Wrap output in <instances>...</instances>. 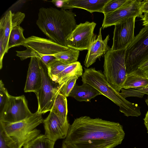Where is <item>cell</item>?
I'll return each mask as SVG.
<instances>
[{"label": "cell", "mask_w": 148, "mask_h": 148, "mask_svg": "<svg viewBox=\"0 0 148 148\" xmlns=\"http://www.w3.org/2000/svg\"><path fill=\"white\" fill-rule=\"evenodd\" d=\"M125 136L119 123L84 116L70 125L62 144L68 148H114Z\"/></svg>", "instance_id": "6da1fadb"}, {"label": "cell", "mask_w": 148, "mask_h": 148, "mask_svg": "<svg viewBox=\"0 0 148 148\" xmlns=\"http://www.w3.org/2000/svg\"><path fill=\"white\" fill-rule=\"evenodd\" d=\"M76 16L71 10L42 7L39 9L36 24L51 40L67 47V38L77 25Z\"/></svg>", "instance_id": "7a4b0ae2"}, {"label": "cell", "mask_w": 148, "mask_h": 148, "mask_svg": "<svg viewBox=\"0 0 148 148\" xmlns=\"http://www.w3.org/2000/svg\"><path fill=\"white\" fill-rule=\"evenodd\" d=\"M42 114L37 111L31 116L13 123L0 121V134L8 148H22L40 134L36 128L43 122Z\"/></svg>", "instance_id": "3957f363"}, {"label": "cell", "mask_w": 148, "mask_h": 148, "mask_svg": "<svg viewBox=\"0 0 148 148\" xmlns=\"http://www.w3.org/2000/svg\"><path fill=\"white\" fill-rule=\"evenodd\" d=\"M84 69V72L81 76L83 83L90 85L118 106L120 111L124 115L138 117L141 115L138 105L122 97L107 81L101 71L97 70L95 68Z\"/></svg>", "instance_id": "277c9868"}, {"label": "cell", "mask_w": 148, "mask_h": 148, "mask_svg": "<svg viewBox=\"0 0 148 148\" xmlns=\"http://www.w3.org/2000/svg\"><path fill=\"white\" fill-rule=\"evenodd\" d=\"M126 48L113 51L110 48L104 56L103 74L111 86L119 92L126 79Z\"/></svg>", "instance_id": "5b68a950"}, {"label": "cell", "mask_w": 148, "mask_h": 148, "mask_svg": "<svg viewBox=\"0 0 148 148\" xmlns=\"http://www.w3.org/2000/svg\"><path fill=\"white\" fill-rule=\"evenodd\" d=\"M148 60V25L144 26L126 48L125 64L127 73Z\"/></svg>", "instance_id": "8992f818"}, {"label": "cell", "mask_w": 148, "mask_h": 148, "mask_svg": "<svg viewBox=\"0 0 148 148\" xmlns=\"http://www.w3.org/2000/svg\"><path fill=\"white\" fill-rule=\"evenodd\" d=\"M40 68L42 85L35 93L38 101L37 111L42 114L51 110L56 98L60 92V88L59 84L50 78L47 67L41 60Z\"/></svg>", "instance_id": "52a82bcc"}, {"label": "cell", "mask_w": 148, "mask_h": 148, "mask_svg": "<svg viewBox=\"0 0 148 148\" xmlns=\"http://www.w3.org/2000/svg\"><path fill=\"white\" fill-rule=\"evenodd\" d=\"M33 114L28 108L24 95L15 97L9 95L5 104L0 112V121L16 122L28 118Z\"/></svg>", "instance_id": "ba28073f"}, {"label": "cell", "mask_w": 148, "mask_h": 148, "mask_svg": "<svg viewBox=\"0 0 148 148\" xmlns=\"http://www.w3.org/2000/svg\"><path fill=\"white\" fill-rule=\"evenodd\" d=\"M96 23L86 21L77 25L66 40L67 47L82 51L88 50L95 35L94 32Z\"/></svg>", "instance_id": "9c48e42d"}, {"label": "cell", "mask_w": 148, "mask_h": 148, "mask_svg": "<svg viewBox=\"0 0 148 148\" xmlns=\"http://www.w3.org/2000/svg\"><path fill=\"white\" fill-rule=\"evenodd\" d=\"M142 0H127L121 7L116 11L104 14L102 27L103 29L133 17L141 18L143 14L140 10Z\"/></svg>", "instance_id": "30bf717a"}, {"label": "cell", "mask_w": 148, "mask_h": 148, "mask_svg": "<svg viewBox=\"0 0 148 148\" xmlns=\"http://www.w3.org/2000/svg\"><path fill=\"white\" fill-rule=\"evenodd\" d=\"M136 18H129L114 25L112 50L126 48L133 40Z\"/></svg>", "instance_id": "8fae6325"}, {"label": "cell", "mask_w": 148, "mask_h": 148, "mask_svg": "<svg viewBox=\"0 0 148 148\" xmlns=\"http://www.w3.org/2000/svg\"><path fill=\"white\" fill-rule=\"evenodd\" d=\"M22 45L41 56L53 55L69 48L51 39L35 36H32L26 38Z\"/></svg>", "instance_id": "7c38bea8"}, {"label": "cell", "mask_w": 148, "mask_h": 148, "mask_svg": "<svg viewBox=\"0 0 148 148\" xmlns=\"http://www.w3.org/2000/svg\"><path fill=\"white\" fill-rule=\"evenodd\" d=\"M43 123L45 135L54 142L59 139L66 138L70 125L68 121L64 122L51 111Z\"/></svg>", "instance_id": "4fadbf2b"}, {"label": "cell", "mask_w": 148, "mask_h": 148, "mask_svg": "<svg viewBox=\"0 0 148 148\" xmlns=\"http://www.w3.org/2000/svg\"><path fill=\"white\" fill-rule=\"evenodd\" d=\"M25 16L24 13L20 12L12 13L11 10L6 12L0 20V40L3 42L5 53H7L9 36L14 27L19 25Z\"/></svg>", "instance_id": "5bb4252c"}, {"label": "cell", "mask_w": 148, "mask_h": 148, "mask_svg": "<svg viewBox=\"0 0 148 148\" xmlns=\"http://www.w3.org/2000/svg\"><path fill=\"white\" fill-rule=\"evenodd\" d=\"M109 0H53L51 1L55 6L61 9L71 10L77 8L85 10L91 13H102V9Z\"/></svg>", "instance_id": "9a60e30c"}, {"label": "cell", "mask_w": 148, "mask_h": 148, "mask_svg": "<svg viewBox=\"0 0 148 148\" xmlns=\"http://www.w3.org/2000/svg\"><path fill=\"white\" fill-rule=\"evenodd\" d=\"M102 27L99 29L97 36L95 35L86 55L84 64L87 68L94 64L97 59L100 60L101 58L104 56L110 48L108 45L109 39L108 35L104 40L102 38L101 30Z\"/></svg>", "instance_id": "2e32d148"}, {"label": "cell", "mask_w": 148, "mask_h": 148, "mask_svg": "<svg viewBox=\"0 0 148 148\" xmlns=\"http://www.w3.org/2000/svg\"><path fill=\"white\" fill-rule=\"evenodd\" d=\"M40 61V58L38 57L31 58L24 89L25 92H33L35 93L41 87L42 77Z\"/></svg>", "instance_id": "e0dca14e"}, {"label": "cell", "mask_w": 148, "mask_h": 148, "mask_svg": "<svg viewBox=\"0 0 148 148\" xmlns=\"http://www.w3.org/2000/svg\"><path fill=\"white\" fill-rule=\"evenodd\" d=\"M148 87V76L138 68L127 75L122 88L138 89Z\"/></svg>", "instance_id": "ac0fdd59"}, {"label": "cell", "mask_w": 148, "mask_h": 148, "mask_svg": "<svg viewBox=\"0 0 148 148\" xmlns=\"http://www.w3.org/2000/svg\"><path fill=\"white\" fill-rule=\"evenodd\" d=\"M99 95L102 94L95 88L87 83H83L80 86L76 84L69 97L79 101L90 102L92 99Z\"/></svg>", "instance_id": "d6986e66"}, {"label": "cell", "mask_w": 148, "mask_h": 148, "mask_svg": "<svg viewBox=\"0 0 148 148\" xmlns=\"http://www.w3.org/2000/svg\"><path fill=\"white\" fill-rule=\"evenodd\" d=\"M83 72L82 66L80 63L77 61L71 64L58 74L54 81L60 85L73 76H77L78 77L81 76Z\"/></svg>", "instance_id": "ffe728a7"}, {"label": "cell", "mask_w": 148, "mask_h": 148, "mask_svg": "<svg viewBox=\"0 0 148 148\" xmlns=\"http://www.w3.org/2000/svg\"><path fill=\"white\" fill-rule=\"evenodd\" d=\"M64 122L68 121V112L66 97L60 92L57 96L51 111Z\"/></svg>", "instance_id": "44dd1931"}, {"label": "cell", "mask_w": 148, "mask_h": 148, "mask_svg": "<svg viewBox=\"0 0 148 148\" xmlns=\"http://www.w3.org/2000/svg\"><path fill=\"white\" fill-rule=\"evenodd\" d=\"M24 29L20 25L14 27L12 29L9 38L8 49L22 45L26 38L23 34Z\"/></svg>", "instance_id": "7402d4cb"}, {"label": "cell", "mask_w": 148, "mask_h": 148, "mask_svg": "<svg viewBox=\"0 0 148 148\" xmlns=\"http://www.w3.org/2000/svg\"><path fill=\"white\" fill-rule=\"evenodd\" d=\"M79 54V51L72 48L58 53L53 56L57 60L63 63L70 64L77 61Z\"/></svg>", "instance_id": "603a6c76"}, {"label": "cell", "mask_w": 148, "mask_h": 148, "mask_svg": "<svg viewBox=\"0 0 148 148\" xmlns=\"http://www.w3.org/2000/svg\"><path fill=\"white\" fill-rule=\"evenodd\" d=\"M55 142L40 134L25 144L23 148H54Z\"/></svg>", "instance_id": "cb8c5ba5"}, {"label": "cell", "mask_w": 148, "mask_h": 148, "mask_svg": "<svg viewBox=\"0 0 148 148\" xmlns=\"http://www.w3.org/2000/svg\"><path fill=\"white\" fill-rule=\"evenodd\" d=\"M71 64H65L58 60H56L50 64L47 68L49 76L54 81L57 76Z\"/></svg>", "instance_id": "d4e9b609"}, {"label": "cell", "mask_w": 148, "mask_h": 148, "mask_svg": "<svg viewBox=\"0 0 148 148\" xmlns=\"http://www.w3.org/2000/svg\"><path fill=\"white\" fill-rule=\"evenodd\" d=\"M78 78L77 76H73L70 78L63 84L60 85V93L66 97H69Z\"/></svg>", "instance_id": "484cf974"}, {"label": "cell", "mask_w": 148, "mask_h": 148, "mask_svg": "<svg viewBox=\"0 0 148 148\" xmlns=\"http://www.w3.org/2000/svg\"><path fill=\"white\" fill-rule=\"evenodd\" d=\"M127 0H109L104 6L102 13L106 14L113 12L121 7Z\"/></svg>", "instance_id": "4316f807"}, {"label": "cell", "mask_w": 148, "mask_h": 148, "mask_svg": "<svg viewBox=\"0 0 148 148\" xmlns=\"http://www.w3.org/2000/svg\"><path fill=\"white\" fill-rule=\"evenodd\" d=\"M16 56L19 57L21 60H24L29 58L38 57L40 58L42 56L27 48L24 51H16Z\"/></svg>", "instance_id": "83f0119b"}, {"label": "cell", "mask_w": 148, "mask_h": 148, "mask_svg": "<svg viewBox=\"0 0 148 148\" xmlns=\"http://www.w3.org/2000/svg\"><path fill=\"white\" fill-rule=\"evenodd\" d=\"M8 94L2 81H0V107L1 111L3 109L8 99Z\"/></svg>", "instance_id": "f1b7e54d"}, {"label": "cell", "mask_w": 148, "mask_h": 148, "mask_svg": "<svg viewBox=\"0 0 148 148\" xmlns=\"http://www.w3.org/2000/svg\"><path fill=\"white\" fill-rule=\"evenodd\" d=\"M40 58L47 68L50 64L57 60L53 55H51L43 56Z\"/></svg>", "instance_id": "f546056e"}, {"label": "cell", "mask_w": 148, "mask_h": 148, "mask_svg": "<svg viewBox=\"0 0 148 148\" xmlns=\"http://www.w3.org/2000/svg\"><path fill=\"white\" fill-rule=\"evenodd\" d=\"M140 10L142 14L148 13V0L141 1L140 5Z\"/></svg>", "instance_id": "4dcf8cb0"}, {"label": "cell", "mask_w": 148, "mask_h": 148, "mask_svg": "<svg viewBox=\"0 0 148 148\" xmlns=\"http://www.w3.org/2000/svg\"><path fill=\"white\" fill-rule=\"evenodd\" d=\"M138 68L142 71L148 76V60L140 64Z\"/></svg>", "instance_id": "1f68e13d"}, {"label": "cell", "mask_w": 148, "mask_h": 148, "mask_svg": "<svg viewBox=\"0 0 148 148\" xmlns=\"http://www.w3.org/2000/svg\"><path fill=\"white\" fill-rule=\"evenodd\" d=\"M143 25L145 26L148 25V13H144L141 18Z\"/></svg>", "instance_id": "d6a6232c"}, {"label": "cell", "mask_w": 148, "mask_h": 148, "mask_svg": "<svg viewBox=\"0 0 148 148\" xmlns=\"http://www.w3.org/2000/svg\"><path fill=\"white\" fill-rule=\"evenodd\" d=\"M0 148H8L1 134H0Z\"/></svg>", "instance_id": "836d02e7"}, {"label": "cell", "mask_w": 148, "mask_h": 148, "mask_svg": "<svg viewBox=\"0 0 148 148\" xmlns=\"http://www.w3.org/2000/svg\"><path fill=\"white\" fill-rule=\"evenodd\" d=\"M143 120H144V123L147 129L148 134V111L147 112Z\"/></svg>", "instance_id": "e575fe53"}, {"label": "cell", "mask_w": 148, "mask_h": 148, "mask_svg": "<svg viewBox=\"0 0 148 148\" xmlns=\"http://www.w3.org/2000/svg\"><path fill=\"white\" fill-rule=\"evenodd\" d=\"M145 102L146 103L147 105L148 106V97H147V99L145 100Z\"/></svg>", "instance_id": "d590c367"}, {"label": "cell", "mask_w": 148, "mask_h": 148, "mask_svg": "<svg viewBox=\"0 0 148 148\" xmlns=\"http://www.w3.org/2000/svg\"><path fill=\"white\" fill-rule=\"evenodd\" d=\"M62 148H68L66 147L65 145L62 144Z\"/></svg>", "instance_id": "8d00e7d4"}]
</instances>
